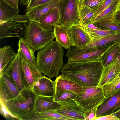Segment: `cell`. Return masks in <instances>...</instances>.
I'll return each mask as SVG.
<instances>
[{"instance_id": "28", "label": "cell", "mask_w": 120, "mask_h": 120, "mask_svg": "<svg viewBox=\"0 0 120 120\" xmlns=\"http://www.w3.org/2000/svg\"><path fill=\"white\" fill-rule=\"evenodd\" d=\"M120 5L119 0H115L100 13L92 22L105 21L113 19Z\"/></svg>"}, {"instance_id": "44", "label": "cell", "mask_w": 120, "mask_h": 120, "mask_svg": "<svg viewBox=\"0 0 120 120\" xmlns=\"http://www.w3.org/2000/svg\"><path fill=\"white\" fill-rule=\"evenodd\" d=\"M114 112L116 113V116L120 120V108L116 110Z\"/></svg>"}, {"instance_id": "46", "label": "cell", "mask_w": 120, "mask_h": 120, "mask_svg": "<svg viewBox=\"0 0 120 120\" xmlns=\"http://www.w3.org/2000/svg\"><path fill=\"white\" fill-rule=\"evenodd\" d=\"M119 11H120V5L119 6Z\"/></svg>"}, {"instance_id": "24", "label": "cell", "mask_w": 120, "mask_h": 120, "mask_svg": "<svg viewBox=\"0 0 120 120\" xmlns=\"http://www.w3.org/2000/svg\"><path fill=\"white\" fill-rule=\"evenodd\" d=\"M16 54L9 46L0 48V76L13 61Z\"/></svg>"}, {"instance_id": "5", "label": "cell", "mask_w": 120, "mask_h": 120, "mask_svg": "<svg viewBox=\"0 0 120 120\" xmlns=\"http://www.w3.org/2000/svg\"><path fill=\"white\" fill-rule=\"evenodd\" d=\"M106 100L102 87L93 86L82 87L81 92L73 100L82 108L85 113H96L98 107Z\"/></svg>"}, {"instance_id": "11", "label": "cell", "mask_w": 120, "mask_h": 120, "mask_svg": "<svg viewBox=\"0 0 120 120\" xmlns=\"http://www.w3.org/2000/svg\"><path fill=\"white\" fill-rule=\"evenodd\" d=\"M64 0H52L37 6L26 12L31 20L39 23L42 16L49 11L55 8L58 9Z\"/></svg>"}, {"instance_id": "29", "label": "cell", "mask_w": 120, "mask_h": 120, "mask_svg": "<svg viewBox=\"0 0 120 120\" xmlns=\"http://www.w3.org/2000/svg\"><path fill=\"white\" fill-rule=\"evenodd\" d=\"M82 29L88 35L91 39H99L119 32L92 29L80 26Z\"/></svg>"}, {"instance_id": "14", "label": "cell", "mask_w": 120, "mask_h": 120, "mask_svg": "<svg viewBox=\"0 0 120 120\" xmlns=\"http://www.w3.org/2000/svg\"><path fill=\"white\" fill-rule=\"evenodd\" d=\"M120 108V91L107 98L98 108L96 118L109 115Z\"/></svg>"}, {"instance_id": "34", "label": "cell", "mask_w": 120, "mask_h": 120, "mask_svg": "<svg viewBox=\"0 0 120 120\" xmlns=\"http://www.w3.org/2000/svg\"><path fill=\"white\" fill-rule=\"evenodd\" d=\"M106 0H84L83 4L88 7L95 12L104 4Z\"/></svg>"}, {"instance_id": "42", "label": "cell", "mask_w": 120, "mask_h": 120, "mask_svg": "<svg viewBox=\"0 0 120 120\" xmlns=\"http://www.w3.org/2000/svg\"><path fill=\"white\" fill-rule=\"evenodd\" d=\"M120 91V82L118 83L113 89L112 91L111 95Z\"/></svg>"}, {"instance_id": "33", "label": "cell", "mask_w": 120, "mask_h": 120, "mask_svg": "<svg viewBox=\"0 0 120 120\" xmlns=\"http://www.w3.org/2000/svg\"><path fill=\"white\" fill-rule=\"evenodd\" d=\"M120 82V73L111 81L102 87L106 99L111 95L113 89Z\"/></svg>"}, {"instance_id": "37", "label": "cell", "mask_w": 120, "mask_h": 120, "mask_svg": "<svg viewBox=\"0 0 120 120\" xmlns=\"http://www.w3.org/2000/svg\"><path fill=\"white\" fill-rule=\"evenodd\" d=\"M30 21L29 17L25 15H18L11 21L23 23H28Z\"/></svg>"}, {"instance_id": "23", "label": "cell", "mask_w": 120, "mask_h": 120, "mask_svg": "<svg viewBox=\"0 0 120 120\" xmlns=\"http://www.w3.org/2000/svg\"><path fill=\"white\" fill-rule=\"evenodd\" d=\"M18 47V52L19 53L21 57L37 67L35 56V51L26 43L23 38L19 39Z\"/></svg>"}, {"instance_id": "16", "label": "cell", "mask_w": 120, "mask_h": 120, "mask_svg": "<svg viewBox=\"0 0 120 120\" xmlns=\"http://www.w3.org/2000/svg\"><path fill=\"white\" fill-rule=\"evenodd\" d=\"M32 89L37 96H48L53 98L54 95V82L43 75L35 82Z\"/></svg>"}, {"instance_id": "8", "label": "cell", "mask_w": 120, "mask_h": 120, "mask_svg": "<svg viewBox=\"0 0 120 120\" xmlns=\"http://www.w3.org/2000/svg\"><path fill=\"white\" fill-rule=\"evenodd\" d=\"M20 92L10 76L4 71L0 76V100L5 101L12 99Z\"/></svg>"}, {"instance_id": "38", "label": "cell", "mask_w": 120, "mask_h": 120, "mask_svg": "<svg viewBox=\"0 0 120 120\" xmlns=\"http://www.w3.org/2000/svg\"><path fill=\"white\" fill-rule=\"evenodd\" d=\"M120 120L114 112L110 114L96 118L94 120Z\"/></svg>"}, {"instance_id": "35", "label": "cell", "mask_w": 120, "mask_h": 120, "mask_svg": "<svg viewBox=\"0 0 120 120\" xmlns=\"http://www.w3.org/2000/svg\"><path fill=\"white\" fill-rule=\"evenodd\" d=\"M52 0H30L25 9V12L38 6L48 2Z\"/></svg>"}, {"instance_id": "12", "label": "cell", "mask_w": 120, "mask_h": 120, "mask_svg": "<svg viewBox=\"0 0 120 120\" xmlns=\"http://www.w3.org/2000/svg\"><path fill=\"white\" fill-rule=\"evenodd\" d=\"M4 71L10 76L20 91L23 89L22 58L19 52H17L13 61Z\"/></svg>"}, {"instance_id": "21", "label": "cell", "mask_w": 120, "mask_h": 120, "mask_svg": "<svg viewBox=\"0 0 120 120\" xmlns=\"http://www.w3.org/2000/svg\"><path fill=\"white\" fill-rule=\"evenodd\" d=\"M60 18V12L58 8H53L43 15L39 23L43 28L50 29L59 24Z\"/></svg>"}, {"instance_id": "27", "label": "cell", "mask_w": 120, "mask_h": 120, "mask_svg": "<svg viewBox=\"0 0 120 120\" xmlns=\"http://www.w3.org/2000/svg\"><path fill=\"white\" fill-rule=\"evenodd\" d=\"M120 54V43L112 46L102 55L100 60L103 68H105L115 61Z\"/></svg>"}, {"instance_id": "6", "label": "cell", "mask_w": 120, "mask_h": 120, "mask_svg": "<svg viewBox=\"0 0 120 120\" xmlns=\"http://www.w3.org/2000/svg\"><path fill=\"white\" fill-rule=\"evenodd\" d=\"M59 24L69 30L75 26H81L79 0H64L59 9Z\"/></svg>"}, {"instance_id": "47", "label": "cell", "mask_w": 120, "mask_h": 120, "mask_svg": "<svg viewBox=\"0 0 120 120\" xmlns=\"http://www.w3.org/2000/svg\"><path fill=\"white\" fill-rule=\"evenodd\" d=\"M119 3H120V0H119Z\"/></svg>"}, {"instance_id": "3", "label": "cell", "mask_w": 120, "mask_h": 120, "mask_svg": "<svg viewBox=\"0 0 120 120\" xmlns=\"http://www.w3.org/2000/svg\"><path fill=\"white\" fill-rule=\"evenodd\" d=\"M63 47L53 41L37 52V67L41 72L50 79L57 77L63 65Z\"/></svg>"}, {"instance_id": "26", "label": "cell", "mask_w": 120, "mask_h": 120, "mask_svg": "<svg viewBox=\"0 0 120 120\" xmlns=\"http://www.w3.org/2000/svg\"><path fill=\"white\" fill-rule=\"evenodd\" d=\"M26 120H72L57 112L56 110L42 113L34 112Z\"/></svg>"}, {"instance_id": "30", "label": "cell", "mask_w": 120, "mask_h": 120, "mask_svg": "<svg viewBox=\"0 0 120 120\" xmlns=\"http://www.w3.org/2000/svg\"><path fill=\"white\" fill-rule=\"evenodd\" d=\"M79 8L81 25L92 23L95 11L83 4Z\"/></svg>"}, {"instance_id": "41", "label": "cell", "mask_w": 120, "mask_h": 120, "mask_svg": "<svg viewBox=\"0 0 120 120\" xmlns=\"http://www.w3.org/2000/svg\"><path fill=\"white\" fill-rule=\"evenodd\" d=\"M113 20L116 23L120 24V11L118 10L116 12Z\"/></svg>"}, {"instance_id": "10", "label": "cell", "mask_w": 120, "mask_h": 120, "mask_svg": "<svg viewBox=\"0 0 120 120\" xmlns=\"http://www.w3.org/2000/svg\"><path fill=\"white\" fill-rule=\"evenodd\" d=\"M112 46L82 51L67 57L68 60L75 62H87L100 60L104 53Z\"/></svg>"}, {"instance_id": "13", "label": "cell", "mask_w": 120, "mask_h": 120, "mask_svg": "<svg viewBox=\"0 0 120 120\" xmlns=\"http://www.w3.org/2000/svg\"><path fill=\"white\" fill-rule=\"evenodd\" d=\"M56 111L58 113L72 120H86L85 112L73 100L68 103L62 105Z\"/></svg>"}, {"instance_id": "45", "label": "cell", "mask_w": 120, "mask_h": 120, "mask_svg": "<svg viewBox=\"0 0 120 120\" xmlns=\"http://www.w3.org/2000/svg\"><path fill=\"white\" fill-rule=\"evenodd\" d=\"M79 0V7L80 6L83 4L84 0Z\"/></svg>"}, {"instance_id": "39", "label": "cell", "mask_w": 120, "mask_h": 120, "mask_svg": "<svg viewBox=\"0 0 120 120\" xmlns=\"http://www.w3.org/2000/svg\"><path fill=\"white\" fill-rule=\"evenodd\" d=\"M13 7L19 9L18 4L19 0H2Z\"/></svg>"}, {"instance_id": "31", "label": "cell", "mask_w": 120, "mask_h": 120, "mask_svg": "<svg viewBox=\"0 0 120 120\" xmlns=\"http://www.w3.org/2000/svg\"><path fill=\"white\" fill-rule=\"evenodd\" d=\"M77 95L70 92H61L55 94L53 98L54 101L63 105L74 100Z\"/></svg>"}, {"instance_id": "36", "label": "cell", "mask_w": 120, "mask_h": 120, "mask_svg": "<svg viewBox=\"0 0 120 120\" xmlns=\"http://www.w3.org/2000/svg\"><path fill=\"white\" fill-rule=\"evenodd\" d=\"M115 0H106L103 4L95 12L91 21L95 19L100 13L109 6Z\"/></svg>"}, {"instance_id": "4", "label": "cell", "mask_w": 120, "mask_h": 120, "mask_svg": "<svg viewBox=\"0 0 120 120\" xmlns=\"http://www.w3.org/2000/svg\"><path fill=\"white\" fill-rule=\"evenodd\" d=\"M23 24L26 30L23 38L35 51L42 48L55 38L53 29H45L39 23L32 20Z\"/></svg>"}, {"instance_id": "15", "label": "cell", "mask_w": 120, "mask_h": 120, "mask_svg": "<svg viewBox=\"0 0 120 120\" xmlns=\"http://www.w3.org/2000/svg\"><path fill=\"white\" fill-rule=\"evenodd\" d=\"M54 82L55 94L60 92L69 91L78 94L82 89V87L81 85L62 75L57 76Z\"/></svg>"}, {"instance_id": "17", "label": "cell", "mask_w": 120, "mask_h": 120, "mask_svg": "<svg viewBox=\"0 0 120 120\" xmlns=\"http://www.w3.org/2000/svg\"><path fill=\"white\" fill-rule=\"evenodd\" d=\"M120 73V54L117 59L105 68H103L97 87H102L109 82Z\"/></svg>"}, {"instance_id": "9", "label": "cell", "mask_w": 120, "mask_h": 120, "mask_svg": "<svg viewBox=\"0 0 120 120\" xmlns=\"http://www.w3.org/2000/svg\"><path fill=\"white\" fill-rule=\"evenodd\" d=\"M26 27L23 23L8 21L0 24V39L18 37L23 38Z\"/></svg>"}, {"instance_id": "7", "label": "cell", "mask_w": 120, "mask_h": 120, "mask_svg": "<svg viewBox=\"0 0 120 120\" xmlns=\"http://www.w3.org/2000/svg\"><path fill=\"white\" fill-rule=\"evenodd\" d=\"M21 57L23 89H32L35 82L43 75L37 67Z\"/></svg>"}, {"instance_id": "1", "label": "cell", "mask_w": 120, "mask_h": 120, "mask_svg": "<svg viewBox=\"0 0 120 120\" xmlns=\"http://www.w3.org/2000/svg\"><path fill=\"white\" fill-rule=\"evenodd\" d=\"M103 68L100 60L78 62L68 60L61 71L62 75L82 87H97Z\"/></svg>"}, {"instance_id": "18", "label": "cell", "mask_w": 120, "mask_h": 120, "mask_svg": "<svg viewBox=\"0 0 120 120\" xmlns=\"http://www.w3.org/2000/svg\"><path fill=\"white\" fill-rule=\"evenodd\" d=\"M72 46L80 49L91 41L88 35L82 29L80 26H75L69 30Z\"/></svg>"}, {"instance_id": "2", "label": "cell", "mask_w": 120, "mask_h": 120, "mask_svg": "<svg viewBox=\"0 0 120 120\" xmlns=\"http://www.w3.org/2000/svg\"><path fill=\"white\" fill-rule=\"evenodd\" d=\"M37 95L32 89H23L15 98L0 100V112L8 120H26L34 112Z\"/></svg>"}, {"instance_id": "20", "label": "cell", "mask_w": 120, "mask_h": 120, "mask_svg": "<svg viewBox=\"0 0 120 120\" xmlns=\"http://www.w3.org/2000/svg\"><path fill=\"white\" fill-rule=\"evenodd\" d=\"M53 30L57 42L63 47L68 50L72 46L69 30L59 24L54 26Z\"/></svg>"}, {"instance_id": "32", "label": "cell", "mask_w": 120, "mask_h": 120, "mask_svg": "<svg viewBox=\"0 0 120 120\" xmlns=\"http://www.w3.org/2000/svg\"><path fill=\"white\" fill-rule=\"evenodd\" d=\"M92 23L100 29L120 32V24L116 23L113 19L97 21Z\"/></svg>"}, {"instance_id": "43", "label": "cell", "mask_w": 120, "mask_h": 120, "mask_svg": "<svg viewBox=\"0 0 120 120\" xmlns=\"http://www.w3.org/2000/svg\"><path fill=\"white\" fill-rule=\"evenodd\" d=\"M20 4L23 5H27L29 3L30 0H19Z\"/></svg>"}, {"instance_id": "40", "label": "cell", "mask_w": 120, "mask_h": 120, "mask_svg": "<svg viewBox=\"0 0 120 120\" xmlns=\"http://www.w3.org/2000/svg\"><path fill=\"white\" fill-rule=\"evenodd\" d=\"M86 120H94L96 118V113L93 112L85 113Z\"/></svg>"}, {"instance_id": "25", "label": "cell", "mask_w": 120, "mask_h": 120, "mask_svg": "<svg viewBox=\"0 0 120 120\" xmlns=\"http://www.w3.org/2000/svg\"><path fill=\"white\" fill-rule=\"evenodd\" d=\"M19 11V9L11 6L2 0H0V24L11 21Z\"/></svg>"}, {"instance_id": "22", "label": "cell", "mask_w": 120, "mask_h": 120, "mask_svg": "<svg viewBox=\"0 0 120 120\" xmlns=\"http://www.w3.org/2000/svg\"><path fill=\"white\" fill-rule=\"evenodd\" d=\"M88 45L92 49L120 43V32L99 39H91Z\"/></svg>"}, {"instance_id": "19", "label": "cell", "mask_w": 120, "mask_h": 120, "mask_svg": "<svg viewBox=\"0 0 120 120\" xmlns=\"http://www.w3.org/2000/svg\"><path fill=\"white\" fill-rule=\"evenodd\" d=\"M38 96L35 102L34 112L42 113L56 110L62 105L54 100L53 98Z\"/></svg>"}]
</instances>
